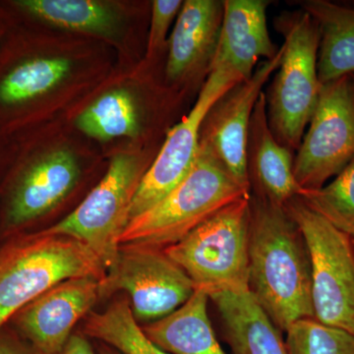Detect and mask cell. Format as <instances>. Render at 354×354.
I'll return each instance as SVG.
<instances>
[{"mask_svg":"<svg viewBox=\"0 0 354 354\" xmlns=\"http://www.w3.org/2000/svg\"><path fill=\"white\" fill-rule=\"evenodd\" d=\"M249 291L281 332L315 319L308 250L285 206L250 198Z\"/></svg>","mask_w":354,"mask_h":354,"instance_id":"6da1fadb","label":"cell"},{"mask_svg":"<svg viewBox=\"0 0 354 354\" xmlns=\"http://www.w3.org/2000/svg\"><path fill=\"white\" fill-rule=\"evenodd\" d=\"M250 195L213 153L200 146L189 174L164 199L128 221L120 245L167 248L221 209Z\"/></svg>","mask_w":354,"mask_h":354,"instance_id":"7a4b0ae2","label":"cell"},{"mask_svg":"<svg viewBox=\"0 0 354 354\" xmlns=\"http://www.w3.org/2000/svg\"><path fill=\"white\" fill-rule=\"evenodd\" d=\"M283 36V58L266 94L269 127L274 138L297 151L315 111L322 84L318 76L320 31L304 10L281 13L274 20Z\"/></svg>","mask_w":354,"mask_h":354,"instance_id":"3957f363","label":"cell"},{"mask_svg":"<svg viewBox=\"0 0 354 354\" xmlns=\"http://www.w3.org/2000/svg\"><path fill=\"white\" fill-rule=\"evenodd\" d=\"M106 270L82 242L41 232L0 251V330L26 305L60 281H102Z\"/></svg>","mask_w":354,"mask_h":354,"instance_id":"277c9868","label":"cell"},{"mask_svg":"<svg viewBox=\"0 0 354 354\" xmlns=\"http://www.w3.org/2000/svg\"><path fill=\"white\" fill-rule=\"evenodd\" d=\"M250 196L216 212L180 241L165 248L195 290L209 297L249 290Z\"/></svg>","mask_w":354,"mask_h":354,"instance_id":"5b68a950","label":"cell"},{"mask_svg":"<svg viewBox=\"0 0 354 354\" xmlns=\"http://www.w3.org/2000/svg\"><path fill=\"white\" fill-rule=\"evenodd\" d=\"M285 208L299 228L308 250L316 320L354 335L353 239L298 197L286 203Z\"/></svg>","mask_w":354,"mask_h":354,"instance_id":"8992f818","label":"cell"},{"mask_svg":"<svg viewBox=\"0 0 354 354\" xmlns=\"http://www.w3.org/2000/svg\"><path fill=\"white\" fill-rule=\"evenodd\" d=\"M136 156L118 153L106 176L66 218L41 232L82 242L101 260L106 271L115 262L120 235L129 218L133 197L142 177Z\"/></svg>","mask_w":354,"mask_h":354,"instance_id":"52a82bcc","label":"cell"},{"mask_svg":"<svg viewBox=\"0 0 354 354\" xmlns=\"http://www.w3.org/2000/svg\"><path fill=\"white\" fill-rule=\"evenodd\" d=\"M308 130L297 151L293 174L304 190L322 188L354 158V79L323 84Z\"/></svg>","mask_w":354,"mask_h":354,"instance_id":"ba28073f","label":"cell"},{"mask_svg":"<svg viewBox=\"0 0 354 354\" xmlns=\"http://www.w3.org/2000/svg\"><path fill=\"white\" fill-rule=\"evenodd\" d=\"M100 288L101 298L127 291L137 322H155L169 316L195 291L189 277L164 249L134 244L120 246L115 262L100 281Z\"/></svg>","mask_w":354,"mask_h":354,"instance_id":"9c48e42d","label":"cell"},{"mask_svg":"<svg viewBox=\"0 0 354 354\" xmlns=\"http://www.w3.org/2000/svg\"><path fill=\"white\" fill-rule=\"evenodd\" d=\"M242 81L232 70L213 66L189 113L167 130L165 143L133 197L128 221L164 199L189 174L199 153L200 130L207 113L221 95Z\"/></svg>","mask_w":354,"mask_h":354,"instance_id":"30bf717a","label":"cell"},{"mask_svg":"<svg viewBox=\"0 0 354 354\" xmlns=\"http://www.w3.org/2000/svg\"><path fill=\"white\" fill-rule=\"evenodd\" d=\"M283 55L281 46L274 59L258 64L249 80L237 83L221 95L209 109L200 130V146L213 153L234 180L249 191L246 150L251 118L263 88L278 70Z\"/></svg>","mask_w":354,"mask_h":354,"instance_id":"8fae6325","label":"cell"},{"mask_svg":"<svg viewBox=\"0 0 354 354\" xmlns=\"http://www.w3.org/2000/svg\"><path fill=\"white\" fill-rule=\"evenodd\" d=\"M101 299L100 279L73 278L44 291L13 317L20 334L39 354H57L72 329Z\"/></svg>","mask_w":354,"mask_h":354,"instance_id":"7c38bea8","label":"cell"},{"mask_svg":"<svg viewBox=\"0 0 354 354\" xmlns=\"http://www.w3.org/2000/svg\"><path fill=\"white\" fill-rule=\"evenodd\" d=\"M223 0H186L169 41L165 77L171 84L206 82L213 69L223 25Z\"/></svg>","mask_w":354,"mask_h":354,"instance_id":"4fadbf2b","label":"cell"},{"mask_svg":"<svg viewBox=\"0 0 354 354\" xmlns=\"http://www.w3.org/2000/svg\"><path fill=\"white\" fill-rule=\"evenodd\" d=\"M295 156L281 145L269 127L267 100L262 92L254 108L248 140L246 167L251 194L278 206L299 197L304 189L293 174Z\"/></svg>","mask_w":354,"mask_h":354,"instance_id":"5bb4252c","label":"cell"},{"mask_svg":"<svg viewBox=\"0 0 354 354\" xmlns=\"http://www.w3.org/2000/svg\"><path fill=\"white\" fill-rule=\"evenodd\" d=\"M267 0H223V25L213 66L235 72L242 80L252 77L259 60H272L274 46L267 26Z\"/></svg>","mask_w":354,"mask_h":354,"instance_id":"9a60e30c","label":"cell"},{"mask_svg":"<svg viewBox=\"0 0 354 354\" xmlns=\"http://www.w3.org/2000/svg\"><path fill=\"white\" fill-rule=\"evenodd\" d=\"M79 174L78 162L69 151L44 156L24 172L14 188L7 208V225L20 227L50 212L73 189Z\"/></svg>","mask_w":354,"mask_h":354,"instance_id":"2e32d148","label":"cell"},{"mask_svg":"<svg viewBox=\"0 0 354 354\" xmlns=\"http://www.w3.org/2000/svg\"><path fill=\"white\" fill-rule=\"evenodd\" d=\"M220 313L234 354H288L281 332L250 291L209 297Z\"/></svg>","mask_w":354,"mask_h":354,"instance_id":"e0dca14e","label":"cell"},{"mask_svg":"<svg viewBox=\"0 0 354 354\" xmlns=\"http://www.w3.org/2000/svg\"><path fill=\"white\" fill-rule=\"evenodd\" d=\"M209 297L195 290L174 313L142 328L147 337L171 354H225L209 321Z\"/></svg>","mask_w":354,"mask_h":354,"instance_id":"ac0fdd59","label":"cell"},{"mask_svg":"<svg viewBox=\"0 0 354 354\" xmlns=\"http://www.w3.org/2000/svg\"><path fill=\"white\" fill-rule=\"evenodd\" d=\"M298 6L313 18L320 31L318 76L321 84L353 75V7L328 0H304Z\"/></svg>","mask_w":354,"mask_h":354,"instance_id":"d6986e66","label":"cell"},{"mask_svg":"<svg viewBox=\"0 0 354 354\" xmlns=\"http://www.w3.org/2000/svg\"><path fill=\"white\" fill-rule=\"evenodd\" d=\"M23 10L62 29L115 37L120 18L106 4L93 0H20Z\"/></svg>","mask_w":354,"mask_h":354,"instance_id":"ffe728a7","label":"cell"},{"mask_svg":"<svg viewBox=\"0 0 354 354\" xmlns=\"http://www.w3.org/2000/svg\"><path fill=\"white\" fill-rule=\"evenodd\" d=\"M84 333L121 354H171L147 337L133 315L128 299L118 300L102 313L91 314Z\"/></svg>","mask_w":354,"mask_h":354,"instance_id":"44dd1931","label":"cell"},{"mask_svg":"<svg viewBox=\"0 0 354 354\" xmlns=\"http://www.w3.org/2000/svg\"><path fill=\"white\" fill-rule=\"evenodd\" d=\"M84 134L100 141L135 137L139 133L138 113L132 95L125 90L106 93L76 120Z\"/></svg>","mask_w":354,"mask_h":354,"instance_id":"7402d4cb","label":"cell"},{"mask_svg":"<svg viewBox=\"0 0 354 354\" xmlns=\"http://www.w3.org/2000/svg\"><path fill=\"white\" fill-rule=\"evenodd\" d=\"M71 62L64 57L27 60L11 70L0 82V102L16 104L46 94L68 75Z\"/></svg>","mask_w":354,"mask_h":354,"instance_id":"603a6c76","label":"cell"},{"mask_svg":"<svg viewBox=\"0 0 354 354\" xmlns=\"http://www.w3.org/2000/svg\"><path fill=\"white\" fill-rule=\"evenodd\" d=\"M300 200L335 227L354 239V158L330 183L304 190Z\"/></svg>","mask_w":354,"mask_h":354,"instance_id":"cb8c5ba5","label":"cell"},{"mask_svg":"<svg viewBox=\"0 0 354 354\" xmlns=\"http://www.w3.org/2000/svg\"><path fill=\"white\" fill-rule=\"evenodd\" d=\"M288 354H354V335L316 319H304L286 330Z\"/></svg>","mask_w":354,"mask_h":354,"instance_id":"d4e9b609","label":"cell"},{"mask_svg":"<svg viewBox=\"0 0 354 354\" xmlns=\"http://www.w3.org/2000/svg\"><path fill=\"white\" fill-rule=\"evenodd\" d=\"M181 0H155L152 4V19L148 39V57H156L167 44L169 27L178 15Z\"/></svg>","mask_w":354,"mask_h":354,"instance_id":"484cf974","label":"cell"},{"mask_svg":"<svg viewBox=\"0 0 354 354\" xmlns=\"http://www.w3.org/2000/svg\"><path fill=\"white\" fill-rule=\"evenodd\" d=\"M0 354H39L30 344L0 330Z\"/></svg>","mask_w":354,"mask_h":354,"instance_id":"4316f807","label":"cell"},{"mask_svg":"<svg viewBox=\"0 0 354 354\" xmlns=\"http://www.w3.org/2000/svg\"><path fill=\"white\" fill-rule=\"evenodd\" d=\"M57 354H97L82 335H72L62 351Z\"/></svg>","mask_w":354,"mask_h":354,"instance_id":"83f0119b","label":"cell"},{"mask_svg":"<svg viewBox=\"0 0 354 354\" xmlns=\"http://www.w3.org/2000/svg\"><path fill=\"white\" fill-rule=\"evenodd\" d=\"M102 354H121L118 351L113 348H104L102 349Z\"/></svg>","mask_w":354,"mask_h":354,"instance_id":"f1b7e54d","label":"cell"},{"mask_svg":"<svg viewBox=\"0 0 354 354\" xmlns=\"http://www.w3.org/2000/svg\"><path fill=\"white\" fill-rule=\"evenodd\" d=\"M353 245H354V239H353Z\"/></svg>","mask_w":354,"mask_h":354,"instance_id":"f546056e","label":"cell"},{"mask_svg":"<svg viewBox=\"0 0 354 354\" xmlns=\"http://www.w3.org/2000/svg\"><path fill=\"white\" fill-rule=\"evenodd\" d=\"M353 79H354V74H353Z\"/></svg>","mask_w":354,"mask_h":354,"instance_id":"4dcf8cb0","label":"cell"}]
</instances>
